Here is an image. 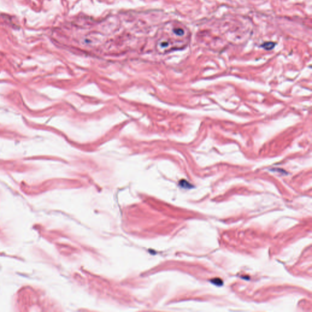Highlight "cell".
<instances>
[{
	"instance_id": "277c9868",
	"label": "cell",
	"mask_w": 312,
	"mask_h": 312,
	"mask_svg": "<svg viewBox=\"0 0 312 312\" xmlns=\"http://www.w3.org/2000/svg\"><path fill=\"white\" fill-rule=\"evenodd\" d=\"M174 32H175L177 35H178V36H182V35H183V33H184L182 29H176V30H175V31H174Z\"/></svg>"
},
{
	"instance_id": "3957f363",
	"label": "cell",
	"mask_w": 312,
	"mask_h": 312,
	"mask_svg": "<svg viewBox=\"0 0 312 312\" xmlns=\"http://www.w3.org/2000/svg\"><path fill=\"white\" fill-rule=\"evenodd\" d=\"M180 185H181L182 187H184V188H191V185L188 182H187L186 180H182L181 182H180Z\"/></svg>"
},
{
	"instance_id": "6da1fadb",
	"label": "cell",
	"mask_w": 312,
	"mask_h": 312,
	"mask_svg": "<svg viewBox=\"0 0 312 312\" xmlns=\"http://www.w3.org/2000/svg\"><path fill=\"white\" fill-rule=\"evenodd\" d=\"M275 45H276L275 43L272 42H265V43L263 44L262 45H261V46L266 50H271L272 49H273L274 48Z\"/></svg>"
},
{
	"instance_id": "7a4b0ae2",
	"label": "cell",
	"mask_w": 312,
	"mask_h": 312,
	"mask_svg": "<svg viewBox=\"0 0 312 312\" xmlns=\"http://www.w3.org/2000/svg\"><path fill=\"white\" fill-rule=\"evenodd\" d=\"M213 284H215L217 285H223V281L221 279H218V278H215V279H213V280H211Z\"/></svg>"
}]
</instances>
